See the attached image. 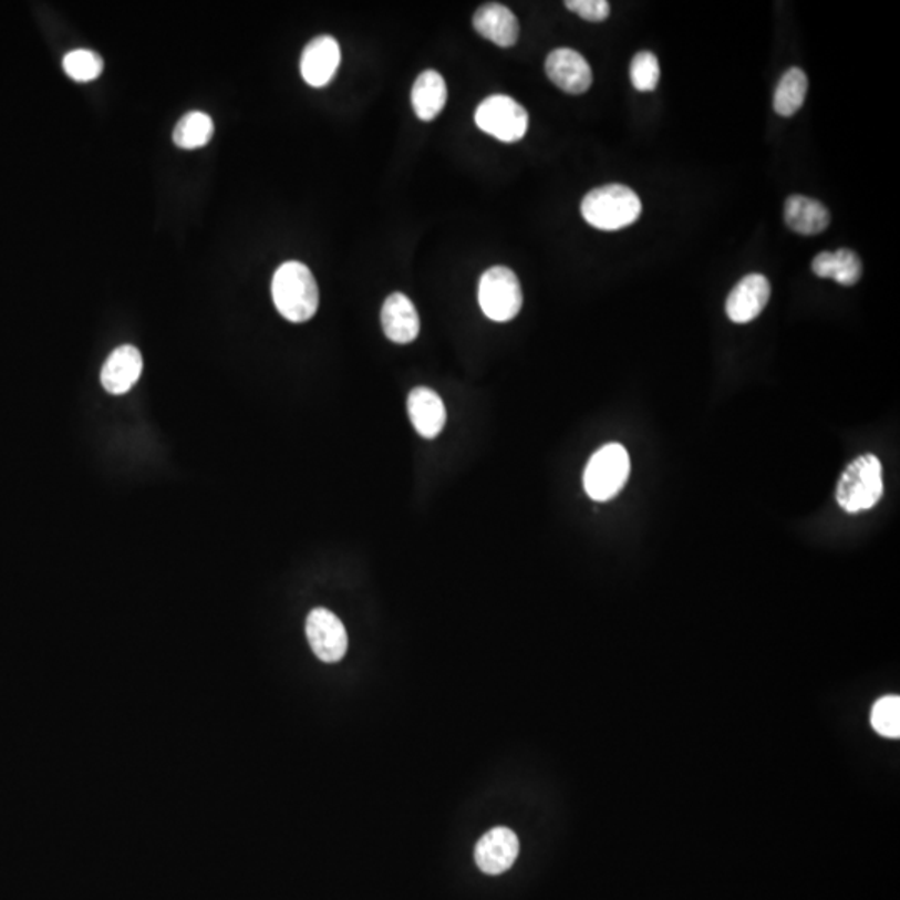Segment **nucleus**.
<instances>
[{
  "label": "nucleus",
  "mask_w": 900,
  "mask_h": 900,
  "mask_svg": "<svg viewBox=\"0 0 900 900\" xmlns=\"http://www.w3.org/2000/svg\"><path fill=\"white\" fill-rule=\"evenodd\" d=\"M272 299L279 314L293 324L314 318L319 309V287L311 269L297 260L282 263L273 273Z\"/></svg>",
  "instance_id": "1"
},
{
  "label": "nucleus",
  "mask_w": 900,
  "mask_h": 900,
  "mask_svg": "<svg viewBox=\"0 0 900 900\" xmlns=\"http://www.w3.org/2000/svg\"><path fill=\"white\" fill-rule=\"evenodd\" d=\"M580 213L583 220L596 229L614 232L632 226L641 217L642 204L631 187L608 184L583 197Z\"/></svg>",
  "instance_id": "2"
},
{
  "label": "nucleus",
  "mask_w": 900,
  "mask_h": 900,
  "mask_svg": "<svg viewBox=\"0 0 900 900\" xmlns=\"http://www.w3.org/2000/svg\"><path fill=\"white\" fill-rule=\"evenodd\" d=\"M882 496V463L873 454L854 459L837 483V504L849 514L872 509Z\"/></svg>",
  "instance_id": "3"
},
{
  "label": "nucleus",
  "mask_w": 900,
  "mask_h": 900,
  "mask_svg": "<svg viewBox=\"0 0 900 900\" xmlns=\"http://www.w3.org/2000/svg\"><path fill=\"white\" fill-rule=\"evenodd\" d=\"M631 457L621 444L600 447L583 470V489L597 503L614 499L629 480Z\"/></svg>",
  "instance_id": "4"
},
{
  "label": "nucleus",
  "mask_w": 900,
  "mask_h": 900,
  "mask_svg": "<svg viewBox=\"0 0 900 900\" xmlns=\"http://www.w3.org/2000/svg\"><path fill=\"white\" fill-rule=\"evenodd\" d=\"M479 304L494 322H509L523 309V289L509 267L496 266L483 273L479 282Z\"/></svg>",
  "instance_id": "5"
},
{
  "label": "nucleus",
  "mask_w": 900,
  "mask_h": 900,
  "mask_svg": "<svg viewBox=\"0 0 900 900\" xmlns=\"http://www.w3.org/2000/svg\"><path fill=\"white\" fill-rule=\"evenodd\" d=\"M474 118L480 131L507 144L520 141L529 128V114L526 108L507 95H490L484 99L476 108Z\"/></svg>",
  "instance_id": "6"
},
{
  "label": "nucleus",
  "mask_w": 900,
  "mask_h": 900,
  "mask_svg": "<svg viewBox=\"0 0 900 900\" xmlns=\"http://www.w3.org/2000/svg\"><path fill=\"white\" fill-rule=\"evenodd\" d=\"M306 632H308L312 652L322 662L334 664V662L341 661L348 652V631L341 619L328 609H314L309 614Z\"/></svg>",
  "instance_id": "7"
},
{
  "label": "nucleus",
  "mask_w": 900,
  "mask_h": 900,
  "mask_svg": "<svg viewBox=\"0 0 900 900\" xmlns=\"http://www.w3.org/2000/svg\"><path fill=\"white\" fill-rule=\"evenodd\" d=\"M769 299V279L763 273H748L728 293L725 312L735 324H747L763 314Z\"/></svg>",
  "instance_id": "8"
},
{
  "label": "nucleus",
  "mask_w": 900,
  "mask_h": 900,
  "mask_svg": "<svg viewBox=\"0 0 900 900\" xmlns=\"http://www.w3.org/2000/svg\"><path fill=\"white\" fill-rule=\"evenodd\" d=\"M547 77L567 94H583L592 85L589 62L573 49L560 48L550 52L546 61Z\"/></svg>",
  "instance_id": "9"
},
{
  "label": "nucleus",
  "mask_w": 900,
  "mask_h": 900,
  "mask_svg": "<svg viewBox=\"0 0 900 900\" xmlns=\"http://www.w3.org/2000/svg\"><path fill=\"white\" fill-rule=\"evenodd\" d=\"M341 65V48L332 35H319L306 45L300 58V74L312 87H324Z\"/></svg>",
  "instance_id": "10"
},
{
  "label": "nucleus",
  "mask_w": 900,
  "mask_h": 900,
  "mask_svg": "<svg viewBox=\"0 0 900 900\" xmlns=\"http://www.w3.org/2000/svg\"><path fill=\"white\" fill-rule=\"evenodd\" d=\"M519 839L514 830L507 829V827H496L477 842L474 857H476L477 867L483 872L499 876L514 866L519 857Z\"/></svg>",
  "instance_id": "11"
},
{
  "label": "nucleus",
  "mask_w": 900,
  "mask_h": 900,
  "mask_svg": "<svg viewBox=\"0 0 900 900\" xmlns=\"http://www.w3.org/2000/svg\"><path fill=\"white\" fill-rule=\"evenodd\" d=\"M382 329L389 341L411 344L421 332V319L414 302L405 293L395 292L385 299L381 312Z\"/></svg>",
  "instance_id": "12"
},
{
  "label": "nucleus",
  "mask_w": 900,
  "mask_h": 900,
  "mask_svg": "<svg viewBox=\"0 0 900 900\" xmlns=\"http://www.w3.org/2000/svg\"><path fill=\"white\" fill-rule=\"evenodd\" d=\"M142 361L141 351L134 345H122L115 349L101 372V382L108 394L122 395L134 387L135 382L142 375Z\"/></svg>",
  "instance_id": "13"
},
{
  "label": "nucleus",
  "mask_w": 900,
  "mask_h": 900,
  "mask_svg": "<svg viewBox=\"0 0 900 900\" xmlns=\"http://www.w3.org/2000/svg\"><path fill=\"white\" fill-rule=\"evenodd\" d=\"M408 417L415 431L425 438H435L447 421L444 402L428 387H415L407 399Z\"/></svg>",
  "instance_id": "14"
},
{
  "label": "nucleus",
  "mask_w": 900,
  "mask_h": 900,
  "mask_svg": "<svg viewBox=\"0 0 900 900\" xmlns=\"http://www.w3.org/2000/svg\"><path fill=\"white\" fill-rule=\"evenodd\" d=\"M474 29L477 34L499 48H513L519 39V21L509 8L503 4H486L474 14Z\"/></svg>",
  "instance_id": "15"
},
{
  "label": "nucleus",
  "mask_w": 900,
  "mask_h": 900,
  "mask_svg": "<svg viewBox=\"0 0 900 900\" xmlns=\"http://www.w3.org/2000/svg\"><path fill=\"white\" fill-rule=\"evenodd\" d=\"M784 219L794 232L800 236H817L829 227L830 214L819 200L794 194L786 200Z\"/></svg>",
  "instance_id": "16"
},
{
  "label": "nucleus",
  "mask_w": 900,
  "mask_h": 900,
  "mask_svg": "<svg viewBox=\"0 0 900 900\" xmlns=\"http://www.w3.org/2000/svg\"><path fill=\"white\" fill-rule=\"evenodd\" d=\"M412 107L421 121H434L447 102V85L437 71H425L414 82Z\"/></svg>",
  "instance_id": "17"
},
{
  "label": "nucleus",
  "mask_w": 900,
  "mask_h": 900,
  "mask_svg": "<svg viewBox=\"0 0 900 900\" xmlns=\"http://www.w3.org/2000/svg\"><path fill=\"white\" fill-rule=\"evenodd\" d=\"M813 270L820 279H834L840 286L850 287L862 277V262L854 250L839 249L814 257Z\"/></svg>",
  "instance_id": "18"
},
{
  "label": "nucleus",
  "mask_w": 900,
  "mask_h": 900,
  "mask_svg": "<svg viewBox=\"0 0 900 900\" xmlns=\"http://www.w3.org/2000/svg\"><path fill=\"white\" fill-rule=\"evenodd\" d=\"M807 89H809V81H807L806 72L799 68L789 69L774 92V111L783 117H793L803 107Z\"/></svg>",
  "instance_id": "19"
},
{
  "label": "nucleus",
  "mask_w": 900,
  "mask_h": 900,
  "mask_svg": "<svg viewBox=\"0 0 900 900\" xmlns=\"http://www.w3.org/2000/svg\"><path fill=\"white\" fill-rule=\"evenodd\" d=\"M214 135V122L204 112H189L177 122L174 128V144L177 147L194 151L209 144Z\"/></svg>",
  "instance_id": "20"
},
{
  "label": "nucleus",
  "mask_w": 900,
  "mask_h": 900,
  "mask_svg": "<svg viewBox=\"0 0 900 900\" xmlns=\"http://www.w3.org/2000/svg\"><path fill=\"white\" fill-rule=\"evenodd\" d=\"M62 65H64L65 74L77 82L94 81L104 71V61L101 55L89 49L69 52L62 61Z\"/></svg>",
  "instance_id": "21"
},
{
  "label": "nucleus",
  "mask_w": 900,
  "mask_h": 900,
  "mask_svg": "<svg viewBox=\"0 0 900 900\" xmlns=\"http://www.w3.org/2000/svg\"><path fill=\"white\" fill-rule=\"evenodd\" d=\"M870 722L877 734L883 737H900V697L899 695H887L873 705Z\"/></svg>",
  "instance_id": "22"
},
{
  "label": "nucleus",
  "mask_w": 900,
  "mask_h": 900,
  "mask_svg": "<svg viewBox=\"0 0 900 900\" xmlns=\"http://www.w3.org/2000/svg\"><path fill=\"white\" fill-rule=\"evenodd\" d=\"M661 79L658 58L652 52L642 51L631 62V82L639 92H652Z\"/></svg>",
  "instance_id": "23"
},
{
  "label": "nucleus",
  "mask_w": 900,
  "mask_h": 900,
  "mask_svg": "<svg viewBox=\"0 0 900 900\" xmlns=\"http://www.w3.org/2000/svg\"><path fill=\"white\" fill-rule=\"evenodd\" d=\"M566 8L589 22H602L611 15L608 0H567Z\"/></svg>",
  "instance_id": "24"
}]
</instances>
